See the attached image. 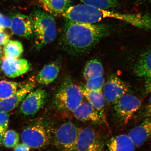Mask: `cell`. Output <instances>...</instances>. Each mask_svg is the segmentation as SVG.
Masks as SVG:
<instances>
[{"instance_id":"obj_17","label":"cell","mask_w":151,"mask_h":151,"mask_svg":"<svg viewBox=\"0 0 151 151\" xmlns=\"http://www.w3.org/2000/svg\"><path fill=\"white\" fill-rule=\"evenodd\" d=\"M79 86L84 98L97 110L103 121H105V107L106 102L103 92L90 90L87 89L84 84Z\"/></svg>"},{"instance_id":"obj_34","label":"cell","mask_w":151,"mask_h":151,"mask_svg":"<svg viewBox=\"0 0 151 151\" xmlns=\"http://www.w3.org/2000/svg\"><path fill=\"white\" fill-rule=\"evenodd\" d=\"M3 54L2 50L1 47L0 46V57Z\"/></svg>"},{"instance_id":"obj_31","label":"cell","mask_w":151,"mask_h":151,"mask_svg":"<svg viewBox=\"0 0 151 151\" xmlns=\"http://www.w3.org/2000/svg\"><path fill=\"white\" fill-rule=\"evenodd\" d=\"M14 151H30V148L24 143L19 144L15 147Z\"/></svg>"},{"instance_id":"obj_2","label":"cell","mask_w":151,"mask_h":151,"mask_svg":"<svg viewBox=\"0 0 151 151\" xmlns=\"http://www.w3.org/2000/svg\"><path fill=\"white\" fill-rule=\"evenodd\" d=\"M35 46L39 50L53 42L57 37L56 25L52 15L47 12L37 10L31 15Z\"/></svg>"},{"instance_id":"obj_37","label":"cell","mask_w":151,"mask_h":151,"mask_svg":"<svg viewBox=\"0 0 151 151\" xmlns=\"http://www.w3.org/2000/svg\"><path fill=\"white\" fill-rule=\"evenodd\" d=\"M2 14L1 13H0V16H1L2 15Z\"/></svg>"},{"instance_id":"obj_25","label":"cell","mask_w":151,"mask_h":151,"mask_svg":"<svg viewBox=\"0 0 151 151\" xmlns=\"http://www.w3.org/2000/svg\"><path fill=\"white\" fill-rule=\"evenodd\" d=\"M19 137L16 131L13 130L6 131L3 137L2 144L6 147L15 148L19 144Z\"/></svg>"},{"instance_id":"obj_27","label":"cell","mask_w":151,"mask_h":151,"mask_svg":"<svg viewBox=\"0 0 151 151\" xmlns=\"http://www.w3.org/2000/svg\"><path fill=\"white\" fill-rule=\"evenodd\" d=\"M9 115L6 112L0 111V128L6 132L8 127Z\"/></svg>"},{"instance_id":"obj_36","label":"cell","mask_w":151,"mask_h":151,"mask_svg":"<svg viewBox=\"0 0 151 151\" xmlns=\"http://www.w3.org/2000/svg\"><path fill=\"white\" fill-rule=\"evenodd\" d=\"M1 58H0V65H1Z\"/></svg>"},{"instance_id":"obj_35","label":"cell","mask_w":151,"mask_h":151,"mask_svg":"<svg viewBox=\"0 0 151 151\" xmlns=\"http://www.w3.org/2000/svg\"><path fill=\"white\" fill-rule=\"evenodd\" d=\"M38 1H39V3L41 5L43 3L44 0H38Z\"/></svg>"},{"instance_id":"obj_1","label":"cell","mask_w":151,"mask_h":151,"mask_svg":"<svg viewBox=\"0 0 151 151\" xmlns=\"http://www.w3.org/2000/svg\"><path fill=\"white\" fill-rule=\"evenodd\" d=\"M111 32L110 26L105 24L85 23L65 19L60 44L70 54H84L91 50Z\"/></svg>"},{"instance_id":"obj_12","label":"cell","mask_w":151,"mask_h":151,"mask_svg":"<svg viewBox=\"0 0 151 151\" xmlns=\"http://www.w3.org/2000/svg\"><path fill=\"white\" fill-rule=\"evenodd\" d=\"M30 68V64L25 59L5 57L2 60L1 69L4 74L9 78H16L23 75Z\"/></svg>"},{"instance_id":"obj_15","label":"cell","mask_w":151,"mask_h":151,"mask_svg":"<svg viewBox=\"0 0 151 151\" xmlns=\"http://www.w3.org/2000/svg\"><path fill=\"white\" fill-rule=\"evenodd\" d=\"M11 31L14 35L29 38L33 34L32 22L30 17L21 14L14 15L11 18Z\"/></svg>"},{"instance_id":"obj_30","label":"cell","mask_w":151,"mask_h":151,"mask_svg":"<svg viewBox=\"0 0 151 151\" xmlns=\"http://www.w3.org/2000/svg\"><path fill=\"white\" fill-rule=\"evenodd\" d=\"M142 114L143 117H145V118L151 117V94L149 98L148 102L143 111Z\"/></svg>"},{"instance_id":"obj_5","label":"cell","mask_w":151,"mask_h":151,"mask_svg":"<svg viewBox=\"0 0 151 151\" xmlns=\"http://www.w3.org/2000/svg\"><path fill=\"white\" fill-rule=\"evenodd\" d=\"M142 101L133 94H124L114 104V113L116 119L121 124L129 123L142 106Z\"/></svg>"},{"instance_id":"obj_8","label":"cell","mask_w":151,"mask_h":151,"mask_svg":"<svg viewBox=\"0 0 151 151\" xmlns=\"http://www.w3.org/2000/svg\"><path fill=\"white\" fill-rule=\"evenodd\" d=\"M104 146L103 141L93 129H79L75 151H103Z\"/></svg>"},{"instance_id":"obj_21","label":"cell","mask_w":151,"mask_h":151,"mask_svg":"<svg viewBox=\"0 0 151 151\" xmlns=\"http://www.w3.org/2000/svg\"><path fill=\"white\" fill-rule=\"evenodd\" d=\"M104 69L102 63L97 59L90 60L86 63L83 71V77L86 81L103 76Z\"/></svg>"},{"instance_id":"obj_20","label":"cell","mask_w":151,"mask_h":151,"mask_svg":"<svg viewBox=\"0 0 151 151\" xmlns=\"http://www.w3.org/2000/svg\"><path fill=\"white\" fill-rule=\"evenodd\" d=\"M41 6L49 13L61 16L71 6L70 0H44Z\"/></svg>"},{"instance_id":"obj_29","label":"cell","mask_w":151,"mask_h":151,"mask_svg":"<svg viewBox=\"0 0 151 151\" xmlns=\"http://www.w3.org/2000/svg\"><path fill=\"white\" fill-rule=\"evenodd\" d=\"M10 35L4 30H0V46L5 45L10 40Z\"/></svg>"},{"instance_id":"obj_23","label":"cell","mask_w":151,"mask_h":151,"mask_svg":"<svg viewBox=\"0 0 151 151\" xmlns=\"http://www.w3.org/2000/svg\"><path fill=\"white\" fill-rule=\"evenodd\" d=\"M19 84L14 81L2 80L0 81V100L10 97L17 90Z\"/></svg>"},{"instance_id":"obj_28","label":"cell","mask_w":151,"mask_h":151,"mask_svg":"<svg viewBox=\"0 0 151 151\" xmlns=\"http://www.w3.org/2000/svg\"><path fill=\"white\" fill-rule=\"evenodd\" d=\"M12 21L11 18L2 15L0 16V30L11 28Z\"/></svg>"},{"instance_id":"obj_10","label":"cell","mask_w":151,"mask_h":151,"mask_svg":"<svg viewBox=\"0 0 151 151\" xmlns=\"http://www.w3.org/2000/svg\"><path fill=\"white\" fill-rule=\"evenodd\" d=\"M128 87L119 77L112 75L105 82L103 92L105 102L110 105H114L119 98L128 92Z\"/></svg>"},{"instance_id":"obj_3","label":"cell","mask_w":151,"mask_h":151,"mask_svg":"<svg viewBox=\"0 0 151 151\" xmlns=\"http://www.w3.org/2000/svg\"><path fill=\"white\" fill-rule=\"evenodd\" d=\"M84 98L80 86L67 78L55 95L54 105L58 111L73 113L84 101Z\"/></svg>"},{"instance_id":"obj_14","label":"cell","mask_w":151,"mask_h":151,"mask_svg":"<svg viewBox=\"0 0 151 151\" xmlns=\"http://www.w3.org/2000/svg\"><path fill=\"white\" fill-rule=\"evenodd\" d=\"M128 135L137 147L150 140L151 117L145 118L140 124L130 130Z\"/></svg>"},{"instance_id":"obj_11","label":"cell","mask_w":151,"mask_h":151,"mask_svg":"<svg viewBox=\"0 0 151 151\" xmlns=\"http://www.w3.org/2000/svg\"><path fill=\"white\" fill-rule=\"evenodd\" d=\"M134 71L145 84L146 93H151V48L144 52L135 63Z\"/></svg>"},{"instance_id":"obj_32","label":"cell","mask_w":151,"mask_h":151,"mask_svg":"<svg viewBox=\"0 0 151 151\" xmlns=\"http://www.w3.org/2000/svg\"><path fill=\"white\" fill-rule=\"evenodd\" d=\"M5 132L2 129L0 128V146L2 144L3 137Z\"/></svg>"},{"instance_id":"obj_13","label":"cell","mask_w":151,"mask_h":151,"mask_svg":"<svg viewBox=\"0 0 151 151\" xmlns=\"http://www.w3.org/2000/svg\"><path fill=\"white\" fill-rule=\"evenodd\" d=\"M35 86L34 81H29L10 97L0 100V111L8 113L17 108L27 95L32 91Z\"/></svg>"},{"instance_id":"obj_7","label":"cell","mask_w":151,"mask_h":151,"mask_svg":"<svg viewBox=\"0 0 151 151\" xmlns=\"http://www.w3.org/2000/svg\"><path fill=\"white\" fill-rule=\"evenodd\" d=\"M79 129L68 122L60 125L55 133V142L61 151H75Z\"/></svg>"},{"instance_id":"obj_16","label":"cell","mask_w":151,"mask_h":151,"mask_svg":"<svg viewBox=\"0 0 151 151\" xmlns=\"http://www.w3.org/2000/svg\"><path fill=\"white\" fill-rule=\"evenodd\" d=\"M74 117L79 121L100 124L103 122L99 113L87 101H83L73 112Z\"/></svg>"},{"instance_id":"obj_26","label":"cell","mask_w":151,"mask_h":151,"mask_svg":"<svg viewBox=\"0 0 151 151\" xmlns=\"http://www.w3.org/2000/svg\"><path fill=\"white\" fill-rule=\"evenodd\" d=\"M105 83V78L102 76L86 80L84 86L90 90L102 91Z\"/></svg>"},{"instance_id":"obj_4","label":"cell","mask_w":151,"mask_h":151,"mask_svg":"<svg viewBox=\"0 0 151 151\" xmlns=\"http://www.w3.org/2000/svg\"><path fill=\"white\" fill-rule=\"evenodd\" d=\"M120 15L119 13L81 4L71 6L62 16L72 21L95 24L108 18L119 20Z\"/></svg>"},{"instance_id":"obj_6","label":"cell","mask_w":151,"mask_h":151,"mask_svg":"<svg viewBox=\"0 0 151 151\" xmlns=\"http://www.w3.org/2000/svg\"><path fill=\"white\" fill-rule=\"evenodd\" d=\"M48 129L42 124H36L25 129L21 135L22 142L30 148L39 149L47 145L51 139Z\"/></svg>"},{"instance_id":"obj_19","label":"cell","mask_w":151,"mask_h":151,"mask_svg":"<svg viewBox=\"0 0 151 151\" xmlns=\"http://www.w3.org/2000/svg\"><path fill=\"white\" fill-rule=\"evenodd\" d=\"M59 71V65L57 63L52 62L49 63L45 65L38 73L36 81L41 85H49L57 78Z\"/></svg>"},{"instance_id":"obj_9","label":"cell","mask_w":151,"mask_h":151,"mask_svg":"<svg viewBox=\"0 0 151 151\" xmlns=\"http://www.w3.org/2000/svg\"><path fill=\"white\" fill-rule=\"evenodd\" d=\"M47 92L43 89H38L31 92L23 100L20 112L27 116L35 115L45 104Z\"/></svg>"},{"instance_id":"obj_22","label":"cell","mask_w":151,"mask_h":151,"mask_svg":"<svg viewBox=\"0 0 151 151\" xmlns=\"http://www.w3.org/2000/svg\"><path fill=\"white\" fill-rule=\"evenodd\" d=\"M23 52L22 45L17 40H10L4 47V54L8 58H18Z\"/></svg>"},{"instance_id":"obj_18","label":"cell","mask_w":151,"mask_h":151,"mask_svg":"<svg viewBox=\"0 0 151 151\" xmlns=\"http://www.w3.org/2000/svg\"><path fill=\"white\" fill-rule=\"evenodd\" d=\"M107 151H135L136 146L128 135L113 137L107 143Z\"/></svg>"},{"instance_id":"obj_33","label":"cell","mask_w":151,"mask_h":151,"mask_svg":"<svg viewBox=\"0 0 151 151\" xmlns=\"http://www.w3.org/2000/svg\"><path fill=\"white\" fill-rule=\"evenodd\" d=\"M137 3L151 4V0H134Z\"/></svg>"},{"instance_id":"obj_24","label":"cell","mask_w":151,"mask_h":151,"mask_svg":"<svg viewBox=\"0 0 151 151\" xmlns=\"http://www.w3.org/2000/svg\"><path fill=\"white\" fill-rule=\"evenodd\" d=\"M84 4L97 8L109 10L118 6L119 0H80Z\"/></svg>"}]
</instances>
